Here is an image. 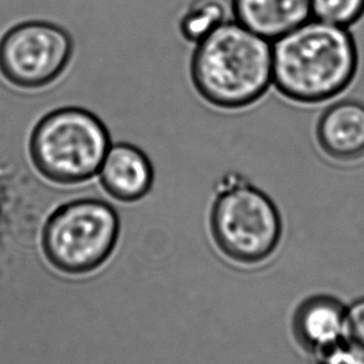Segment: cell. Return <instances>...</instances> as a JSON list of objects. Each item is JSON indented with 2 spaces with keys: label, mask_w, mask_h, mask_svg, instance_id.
Masks as SVG:
<instances>
[{
  "label": "cell",
  "mask_w": 364,
  "mask_h": 364,
  "mask_svg": "<svg viewBox=\"0 0 364 364\" xmlns=\"http://www.w3.org/2000/svg\"><path fill=\"white\" fill-rule=\"evenodd\" d=\"M273 85L289 102L316 105L339 97L359 68L348 28L309 19L272 43Z\"/></svg>",
  "instance_id": "cell-1"
},
{
  "label": "cell",
  "mask_w": 364,
  "mask_h": 364,
  "mask_svg": "<svg viewBox=\"0 0 364 364\" xmlns=\"http://www.w3.org/2000/svg\"><path fill=\"white\" fill-rule=\"evenodd\" d=\"M193 86L205 102L241 110L273 85L272 41L230 21L198 41L190 63Z\"/></svg>",
  "instance_id": "cell-2"
},
{
  "label": "cell",
  "mask_w": 364,
  "mask_h": 364,
  "mask_svg": "<svg viewBox=\"0 0 364 364\" xmlns=\"http://www.w3.org/2000/svg\"><path fill=\"white\" fill-rule=\"evenodd\" d=\"M210 231L225 257L242 266H256L279 248L284 223L272 198L232 171L216 183Z\"/></svg>",
  "instance_id": "cell-3"
},
{
  "label": "cell",
  "mask_w": 364,
  "mask_h": 364,
  "mask_svg": "<svg viewBox=\"0 0 364 364\" xmlns=\"http://www.w3.org/2000/svg\"><path fill=\"white\" fill-rule=\"evenodd\" d=\"M110 147V132L100 117L82 107H68L36 122L29 155L41 176L59 185H76L99 173Z\"/></svg>",
  "instance_id": "cell-4"
},
{
  "label": "cell",
  "mask_w": 364,
  "mask_h": 364,
  "mask_svg": "<svg viewBox=\"0 0 364 364\" xmlns=\"http://www.w3.org/2000/svg\"><path fill=\"white\" fill-rule=\"evenodd\" d=\"M120 218L112 203L79 198L61 205L41 231V251L59 272L81 276L110 258L120 237Z\"/></svg>",
  "instance_id": "cell-5"
},
{
  "label": "cell",
  "mask_w": 364,
  "mask_h": 364,
  "mask_svg": "<svg viewBox=\"0 0 364 364\" xmlns=\"http://www.w3.org/2000/svg\"><path fill=\"white\" fill-rule=\"evenodd\" d=\"M74 51V39L64 28L50 21H23L0 38V74L23 90L43 89L65 73Z\"/></svg>",
  "instance_id": "cell-6"
},
{
  "label": "cell",
  "mask_w": 364,
  "mask_h": 364,
  "mask_svg": "<svg viewBox=\"0 0 364 364\" xmlns=\"http://www.w3.org/2000/svg\"><path fill=\"white\" fill-rule=\"evenodd\" d=\"M99 177L109 196L120 203H136L151 191L155 170L151 160L140 147L117 142L109 149Z\"/></svg>",
  "instance_id": "cell-7"
},
{
  "label": "cell",
  "mask_w": 364,
  "mask_h": 364,
  "mask_svg": "<svg viewBox=\"0 0 364 364\" xmlns=\"http://www.w3.org/2000/svg\"><path fill=\"white\" fill-rule=\"evenodd\" d=\"M316 140L334 161L355 162L364 157V102L346 99L334 102L319 117Z\"/></svg>",
  "instance_id": "cell-8"
},
{
  "label": "cell",
  "mask_w": 364,
  "mask_h": 364,
  "mask_svg": "<svg viewBox=\"0 0 364 364\" xmlns=\"http://www.w3.org/2000/svg\"><path fill=\"white\" fill-rule=\"evenodd\" d=\"M346 312L347 307L334 297H309L294 312V337L311 353H323L343 342Z\"/></svg>",
  "instance_id": "cell-9"
},
{
  "label": "cell",
  "mask_w": 364,
  "mask_h": 364,
  "mask_svg": "<svg viewBox=\"0 0 364 364\" xmlns=\"http://www.w3.org/2000/svg\"><path fill=\"white\" fill-rule=\"evenodd\" d=\"M233 19L269 41L312 19L309 0H232Z\"/></svg>",
  "instance_id": "cell-10"
},
{
  "label": "cell",
  "mask_w": 364,
  "mask_h": 364,
  "mask_svg": "<svg viewBox=\"0 0 364 364\" xmlns=\"http://www.w3.org/2000/svg\"><path fill=\"white\" fill-rule=\"evenodd\" d=\"M232 0H193L180 21L185 41L198 44L218 28L232 21Z\"/></svg>",
  "instance_id": "cell-11"
},
{
  "label": "cell",
  "mask_w": 364,
  "mask_h": 364,
  "mask_svg": "<svg viewBox=\"0 0 364 364\" xmlns=\"http://www.w3.org/2000/svg\"><path fill=\"white\" fill-rule=\"evenodd\" d=\"M312 18L350 28L364 16V0H309Z\"/></svg>",
  "instance_id": "cell-12"
},
{
  "label": "cell",
  "mask_w": 364,
  "mask_h": 364,
  "mask_svg": "<svg viewBox=\"0 0 364 364\" xmlns=\"http://www.w3.org/2000/svg\"><path fill=\"white\" fill-rule=\"evenodd\" d=\"M344 342L364 354V299L355 301L347 309Z\"/></svg>",
  "instance_id": "cell-13"
},
{
  "label": "cell",
  "mask_w": 364,
  "mask_h": 364,
  "mask_svg": "<svg viewBox=\"0 0 364 364\" xmlns=\"http://www.w3.org/2000/svg\"><path fill=\"white\" fill-rule=\"evenodd\" d=\"M317 357V364H364V354L344 341Z\"/></svg>",
  "instance_id": "cell-14"
}]
</instances>
